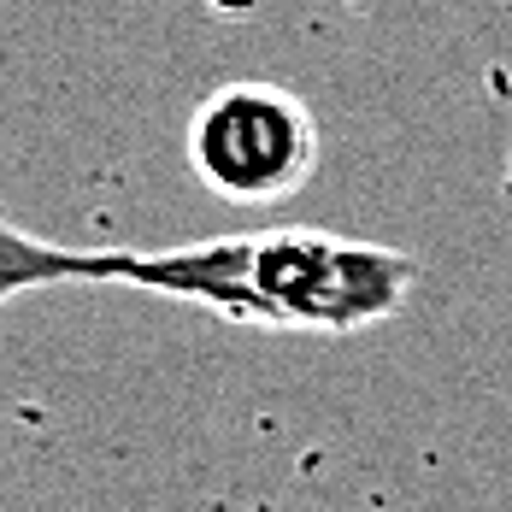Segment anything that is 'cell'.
I'll return each mask as SVG.
<instances>
[{
  "mask_svg": "<svg viewBox=\"0 0 512 512\" xmlns=\"http://www.w3.org/2000/svg\"><path fill=\"white\" fill-rule=\"evenodd\" d=\"M118 283L206 307L230 324L354 336L407 307L418 259L383 242L283 224L254 236H212L165 254H124Z\"/></svg>",
  "mask_w": 512,
  "mask_h": 512,
  "instance_id": "1",
  "label": "cell"
},
{
  "mask_svg": "<svg viewBox=\"0 0 512 512\" xmlns=\"http://www.w3.org/2000/svg\"><path fill=\"white\" fill-rule=\"evenodd\" d=\"M118 265H124V248H59L48 236H30L24 224L0 218V307L59 283H118Z\"/></svg>",
  "mask_w": 512,
  "mask_h": 512,
  "instance_id": "3",
  "label": "cell"
},
{
  "mask_svg": "<svg viewBox=\"0 0 512 512\" xmlns=\"http://www.w3.org/2000/svg\"><path fill=\"white\" fill-rule=\"evenodd\" d=\"M189 165L230 206L289 201L318 165L312 106L283 83H224L189 118Z\"/></svg>",
  "mask_w": 512,
  "mask_h": 512,
  "instance_id": "2",
  "label": "cell"
}]
</instances>
